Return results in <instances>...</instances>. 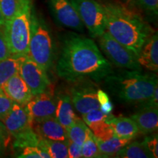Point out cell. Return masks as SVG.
I'll use <instances>...</instances> for the list:
<instances>
[{
  "mask_svg": "<svg viewBox=\"0 0 158 158\" xmlns=\"http://www.w3.org/2000/svg\"><path fill=\"white\" fill-rule=\"evenodd\" d=\"M103 80L106 88L118 101L136 106L147 101L157 87V76L143 73L141 70L113 71Z\"/></svg>",
  "mask_w": 158,
  "mask_h": 158,
  "instance_id": "3",
  "label": "cell"
},
{
  "mask_svg": "<svg viewBox=\"0 0 158 158\" xmlns=\"http://www.w3.org/2000/svg\"><path fill=\"white\" fill-rule=\"evenodd\" d=\"M15 138L14 147L19 149H23L27 147H37L40 139L33 129L18 135Z\"/></svg>",
  "mask_w": 158,
  "mask_h": 158,
  "instance_id": "26",
  "label": "cell"
},
{
  "mask_svg": "<svg viewBox=\"0 0 158 158\" xmlns=\"http://www.w3.org/2000/svg\"><path fill=\"white\" fill-rule=\"evenodd\" d=\"M87 126H89L94 136L99 139L107 140L114 135L113 130L106 119L92 122Z\"/></svg>",
  "mask_w": 158,
  "mask_h": 158,
  "instance_id": "25",
  "label": "cell"
},
{
  "mask_svg": "<svg viewBox=\"0 0 158 158\" xmlns=\"http://www.w3.org/2000/svg\"><path fill=\"white\" fill-rule=\"evenodd\" d=\"M95 140L101 157H114L122 147L131 141L119 138L115 135H113L107 140H101L95 137Z\"/></svg>",
  "mask_w": 158,
  "mask_h": 158,
  "instance_id": "20",
  "label": "cell"
},
{
  "mask_svg": "<svg viewBox=\"0 0 158 158\" xmlns=\"http://www.w3.org/2000/svg\"><path fill=\"white\" fill-rule=\"evenodd\" d=\"M100 48L110 62L118 68L129 70H141L137 56L131 51L114 39L107 31L98 37Z\"/></svg>",
  "mask_w": 158,
  "mask_h": 158,
  "instance_id": "6",
  "label": "cell"
},
{
  "mask_svg": "<svg viewBox=\"0 0 158 158\" xmlns=\"http://www.w3.org/2000/svg\"><path fill=\"white\" fill-rule=\"evenodd\" d=\"M68 157L78 158L82 157L81 147L74 142L70 141L68 138Z\"/></svg>",
  "mask_w": 158,
  "mask_h": 158,
  "instance_id": "33",
  "label": "cell"
},
{
  "mask_svg": "<svg viewBox=\"0 0 158 158\" xmlns=\"http://www.w3.org/2000/svg\"><path fill=\"white\" fill-rule=\"evenodd\" d=\"M28 56L45 72L54 64V43L50 28L44 18L31 10Z\"/></svg>",
  "mask_w": 158,
  "mask_h": 158,
  "instance_id": "5",
  "label": "cell"
},
{
  "mask_svg": "<svg viewBox=\"0 0 158 158\" xmlns=\"http://www.w3.org/2000/svg\"><path fill=\"white\" fill-rule=\"evenodd\" d=\"M33 130L40 138L53 141H66V129L59 123L55 116L31 124Z\"/></svg>",
  "mask_w": 158,
  "mask_h": 158,
  "instance_id": "15",
  "label": "cell"
},
{
  "mask_svg": "<svg viewBox=\"0 0 158 158\" xmlns=\"http://www.w3.org/2000/svg\"><path fill=\"white\" fill-rule=\"evenodd\" d=\"M88 129L89 127L86 125L85 122L78 117L72 126L66 129L68 138L70 141L81 147L86 139Z\"/></svg>",
  "mask_w": 158,
  "mask_h": 158,
  "instance_id": "23",
  "label": "cell"
},
{
  "mask_svg": "<svg viewBox=\"0 0 158 158\" xmlns=\"http://www.w3.org/2000/svg\"><path fill=\"white\" fill-rule=\"evenodd\" d=\"M97 97H98V100L100 105L103 104L110 100L108 94L104 91L100 89H98V92H97Z\"/></svg>",
  "mask_w": 158,
  "mask_h": 158,
  "instance_id": "35",
  "label": "cell"
},
{
  "mask_svg": "<svg viewBox=\"0 0 158 158\" xmlns=\"http://www.w3.org/2000/svg\"><path fill=\"white\" fill-rule=\"evenodd\" d=\"M25 56L11 55L0 61V87L12 76L19 73L20 66Z\"/></svg>",
  "mask_w": 158,
  "mask_h": 158,
  "instance_id": "21",
  "label": "cell"
},
{
  "mask_svg": "<svg viewBox=\"0 0 158 158\" xmlns=\"http://www.w3.org/2000/svg\"><path fill=\"white\" fill-rule=\"evenodd\" d=\"M82 157L94 158L101 157L97 144L95 136L89 128L86 133V137L81 146Z\"/></svg>",
  "mask_w": 158,
  "mask_h": 158,
  "instance_id": "24",
  "label": "cell"
},
{
  "mask_svg": "<svg viewBox=\"0 0 158 158\" xmlns=\"http://www.w3.org/2000/svg\"><path fill=\"white\" fill-rule=\"evenodd\" d=\"M10 134L3 122L0 121V147L6 146L9 142Z\"/></svg>",
  "mask_w": 158,
  "mask_h": 158,
  "instance_id": "34",
  "label": "cell"
},
{
  "mask_svg": "<svg viewBox=\"0 0 158 158\" xmlns=\"http://www.w3.org/2000/svg\"><path fill=\"white\" fill-rule=\"evenodd\" d=\"M40 149L46 152L52 158L68 157V139L66 141H53L40 138L37 145Z\"/></svg>",
  "mask_w": 158,
  "mask_h": 158,
  "instance_id": "22",
  "label": "cell"
},
{
  "mask_svg": "<svg viewBox=\"0 0 158 158\" xmlns=\"http://www.w3.org/2000/svg\"><path fill=\"white\" fill-rule=\"evenodd\" d=\"M100 109L104 114H110L114 109V105L109 100L103 104L100 105Z\"/></svg>",
  "mask_w": 158,
  "mask_h": 158,
  "instance_id": "36",
  "label": "cell"
},
{
  "mask_svg": "<svg viewBox=\"0 0 158 158\" xmlns=\"http://www.w3.org/2000/svg\"><path fill=\"white\" fill-rule=\"evenodd\" d=\"M2 89L13 102L21 106H26L33 97L28 86L19 73L8 79Z\"/></svg>",
  "mask_w": 158,
  "mask_h": 158,
  "instance_id": "14",
  "label": "cell"
},
{
  "mask_svg": "<svg viewBox=\"0 0 158 158\" xmlns=\"http://www.w3.org/2000/svg\"><path fill=\"white\" fill-rule=\"evenodd\" d=\"M124 1L126 2H127V3H130V4L135 3V0H124Z\"/></svg>",
  "mask_w": 158,
  "mask_h": 158,
  "instance_id": "38",
  "label": "cell"
},
{
  "mask_svg": "<svg viewBox=\"0 0 158 158\" xmlns=\"http://www.w3.org/2000/svg\"><path fill=\"white\" fill-rule=\"evenodd\" d=\"M141 66L157 72L158 70V37L154 33L147 40L137 56Z\"/></svg>",
  "mask_w": 158,
  "mask_h": 158,
  "instance_id": "16",
  "label": "cell"
},
{
  "mask_svg": "<svg viewBox=\"0 0 158 158\" xmlns=\"http://www.w3.org/2000/svg\"><path fill=\"white\" fill-rule=\"evenodd\" d=\"M56 102L57 98L54 96L51 88L33 96L26 105L31 124L55 116Z\"/></svg>",
  "mask_w": 158,
  "mask_h": 158,
  "instance_id": "11",
  "label": "cell"
},
{
  "mask_svg": "<svg viewBox=\"0 0 158 158\" xmlns=\"http://www.w3.org/2000/svg\"><path fill=\"white\" fill-rule=\"evenodd\" d=\"M11 54L6 41L3 29L0 27V61L10 56Z\"/></svg>",
  "mask_w": 158,
  "mask_h": 158,
  "instance_id": "32",
  "label": "cell"
},
{
  "mask_svg": "<svg viewBox=\"0 0 158 158\" xmlns=\"http://www.w3.org/2000/svg\"><path fill=\"white\" fill-rule=\"evenodd\" d=\"M19 2L20 0H0V9L5 19V22L15 15Z\"/></svg>",
  "mask_w": 158,
  "mask_h": 158,
  "instance_id": "27",
  "label": "cell"
},
{
  "mask_svg": "<svg viewBox=\"0 0 158 158\" xmlns=\"http://www.w3.org/2000/svg\"><path fill=\"white\" fill-rule=\"evenodd\" d=\"M135 3L150 16H157L158 0H135Z\"/></svg>",
  "mask_w": 158,
  "mask_h": 158,
  "instance_id": "29",
  "label": "cell"
},
{
  "mask_svg": "<svg viewBox=\"0 0 158 158\" xmlns=\"http://www.w3.org/2000/svg\"><path fill=\"white\" fill-rule=\"evenodd\" d=\"M122 158H154L152 154L148 149L145 142H129L122 147L115 155Z\"/></svg>",
  "mask_w": 158,
  "mask_h": 158,
  "instance_id": "19",
  "label": "cell"
},
{
  "mask_svg": "<svg viewBox=\"0 0 158 158\" xmlns=\"http://www.w3.org/2000/svg\"><path fill=\"white\" fill-rule=\"evenodd\" d=\"M32 0H20L16 13L5 22L3 31L11 55L27 56Z\"/></svg>",
  "mask_w": 158,
  "mask_h": 158,
  "instance_id": "4",
  "label": "cell"
},
{
  "mask_svg": "<svg viewBox=\"0 0 158 158\" xmlns=\"http://www.w3.org/2000/svg\"><path fill=\"white\" fill-rule=\"evenodd\" d=\"M106 31L138 56L144 43L155 33L141 15L117 3L102 5Z\"/></svg>",
  "mask_w": 158,
  "mask_h": 158,
  "instance_id": "2",
  "label": "cell"
},
{
  "mask_svg": "<svg viewBox=\"0 0 158 158\" xmlns=\"http://www.w3.org/2000/svg\"><path fill=\"white\" fill-rule=\"evenodd\" d=\"M2 122L5 124L10 135L14 138L32 129L26 106H21L15 102L13 103L11 110Z\"/></svg>",
  "mask_w": 158,
  "mask_h": 158,
  "instance_id": "12",
  "label": "cell"
},
{
  "mask_svg": "<svg viewBox=\"0 0 158 158\" xmlns=\"http://www.w3.org/2000/svg\"><path fill=\"white\" fill-rule=\"evenodd\" d=\"M5 24V19H4L1 9H0V27H2Z\"/></svg>",
  "mask_w": 158,
  "mask_h": 158,
  "instance_id": "37",
  "label": "cell"
},
{
  "mask_svg": "<svg viewBox=\"0 0 158 158\" xmlns=\"http://www.w3.org/2000/svg\"><path fill=\"white\" fill-rule=\"evenodd\" d=\"M135 122L139 133L149 135L155 133L158 128L157 107L148 106H138V110L130 116Z\"/></svg>",
  "mask_w": 158,
  "mask_h": 158,
  "instance_id": "13",
  "label": "cell"
},
{
  "mask_svg": "<svg viewBox=\"0 0 158 158\" xmlns=\"http://www.w3.org/2000/svg\"><path fill=\"white\" fill-rule=\"evenodd\" d=\"M19 73L27 84L33 96L44 92L51 88V81L47 73L28 55L21 62Z\"/></svg>",
  "mask_w": 158,
  "mask_h": 158,
  "instance_id": "9",
  "label": "cell"
},
{
  "mask_svg": "<svg viewBox=\"0 0 158 158\" xmlns=\"http://www.w3.org/2000/svg\"><path fill=\"white\" fill-rule=\"evenodd\" d=\"M91 36L98 38L106 31V16L102 5L95 0H71Z\"/></svg>",
  "mask_w": 158,
  "mask_h": 158,
  "instance_id": "7",
  "label": "cell"
},
{
  "mask_svg": "<svg viewBox=\"0 0 158 158\" xmlns=\"http://www.w3.org/2000/svg\"><path fill=\"white\" fill-rule=\"evenodd\" d=\"M56 70L59 78L70 83L84 79L101 81L114 71L92 39L74 32L63 37Z\"/></svg>",
  "mask_w": 158,
  "mask_h": 158,
  "instance_id": "1",
  "label": "cell"
},
{
  "mask_svg": "<svg viewBox=\"0 0 158 158\" xmlns=\"http://www.w3.org/2000/svg\"><path fill=\"white\" fill-rule=\"evenodd\" d=\"M146 145L148 149L152 154L154 158L158 157V138L157 133H153L149 134V136H147L144 139Z\"/></svg>",
  "mask_w": 158,
  "mask_h": 158,
  "instance_id": "31",
  "label": "cell"
},
{
  "mask_svg": "<svg viewBox=\"0 0 158 158\" xmlns=\"http://www.w3.org/2000/svg\"><path fill=\"white\" fill-rule=\"evenodd\" d=\"M55 117L65 129L72 126L78 119L70 94H62L57 98Z\"/></svg>",
  "mask_w": 158,
  "mask_h": 158,
  "instance_id": "18",
  "label": "cell"
},
{
  "mask_svg": "<svg viewBox=\"0 0 158 158\" xmlns=\"http://www.w3.org/2000/svg\"><path fill=\"white\" fill-rule=\"evenodd\" d=\"M106 121L113 130L114 135L119 138L132 140L139 133L135 122L130 117H115L110 114Z\"/></svg>",
  "mask_w": 158,
  "mask_h": 158,
  "instance_id": "17",
  "label": "cell"
},
{
  "mask_svg": "<svg viewBox=\"0 0 158 158\" xmlns=\"http://www.w3.org/2000/svg\"><path fill=\"white\" fill-rule=\"evenodd\" d=\"M70 91L73 106L79 114L88 113L90 110L100 108L97 92L96 82L89 79H84L74 82Z\"/></svg>",
  "mask_w": 158,
  "mask_h": 158,
  "instance_id": "8",
  "label": "cell"
},
{
  "mask_svg": "<svg viewBox=\"0 0 158 158\" xmlns=\"http://www.w3.org/2000/svg\"><path fill=\"white\" fill-rule=\"evenodd\" d=\"M48 5L51 15L58 24L72 30H84V23L71 0H48Z\"/></svg>",
  "mask_w": 158,
  "mask_h": 158,
  "instance_id": "10",
  "label": "cell"
},
{
  "mask_svg": "<svg viewBox=\"0 0 158 158\" xmlns=\"http://www.w3.org/2000/svg\"><path fill=\"white\" fill-rule=\"evenodd\" d=\"M20 158H49L50 155L38 147H27L17 156Z\"/></svg>",
  "mask_w": 158,
  "mask_h": 158,
  "instance_id": "28",
  "label": "cell"
},
{
  "mask_svg": "<svg viewBox=\"0 0 158 158\" xmlns=\"http://www.w3.org/2000/svg\"><path fill=\"white\" fill-rule=\"evenodd\" d=\"M14 102L9 98L2 87H0V121H2L10 110Z\"/></svg>",
  "mask_w": 158,
  "mask_h": 158,
  "instance_id": "30",
  "label": "cell"
}]
</instances>
